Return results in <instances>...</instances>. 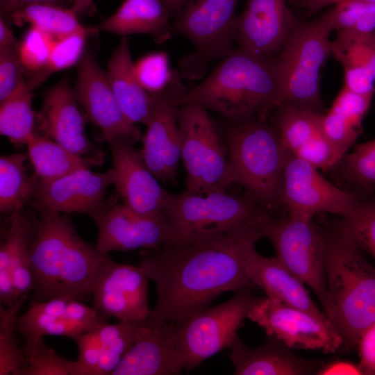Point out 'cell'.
I'll use <instances>...</instances> for the list:
<instances>
[{
    "label": "cell",
    "mask_w": 375,
    "mask_h": 375,
    "mask_svg": "<svg viewBox=\"0 0 375 375\" xmlns=\"http://www.w3.org/2000/svg\"><path fill=\"white\" fill-rule=\"evenodd\" d=\"M266 231L242 226L185 247L167 244L142 251L139 265L154 282L157 293L156 306L145 324L174 326L224 292L251 288L242 266L243 253L265 237Z\"/></svg>",
    "instance_id": "cell-1"
},
{
    "label": "cell",
    "mask_w": 375,
    "mask_h": 375,
    "mask_svg": "<svg viewBox=\"0 0 375 375\" xmlns=\"http://www.w3.org/2000/svg\"><path fill=\"white\" fill-rule=\"evenodd\" d=\"M29 247L36 301L81 300L91 294L93 272L101 254L85 242L67 215L40 208Z\"/></svg>",
    "instance_id": "cell-2"
},
{
    "label": "cell",
    "mask_w": 375,
    "mask_h": 375,
    "mask_svg": "<svg viewBox=\"0 0 375 375\" xmlns=\"http://www.w3.org/2000/svg\"><path fill=\"white\" fill-rule=\"evenodd\" d=\"M324 232L327 292L323 308L342 347L351 349L375 322V267L342 221Z\"/></svg>",
    "instance_id": "cell-3"
},
{
    "label": "cell",
    "mask_w": 375,
    "mask_h": 375,
    "mask_svg": "<svg viewBox=\"0 0 375 375\" xmlns=\"http://www.w3.org/2000/svg\"><path fill=\"white\" fill-rule=\"evenodd\" d=\"M193 102L241 122L266 118L283 103L272 59L236 48L222 58L199 84L187 90L181 105Z\"/></svg>",
    "instance_id": "cell-4"
},
{
    "label": "cell",
    "mask_w": 375,
    "mask_h": 375,
    "mask_svg": "<svg viewBox=\"0 0 375 375\" xmlns=\"http://www.w3.org/2000/svg\"><path fill=\"white\" fill-rule=\"evenodd\" d=\"M220 135L235 183L242 185L267 210L283 204L284 169L289 151L274 124L266 118L225 119Z\"/></svg>",
    "instance_id": "cell-5"
},
{
    "label": "cell",
    "mask_w": 375,
    "mask_h": 375,
    "mask_svg": "<svg viewBox=\"0 0 375 375\" xmlns=\"http://www.w3.org/2000/svg\"><path fill=\"white\" fill-rule=\"evenodd\" d=\"M165 215L172 231L168 244L179 247L242 226L267 229L275 220L248 193L235 196L226 191L172 193Z\"/></svg>",
    "instance_id": "cell-6"
},
{
    "label": "cell",
    "mask_w": 375,
    "mask_h": 375,
    "mask_svg": "<svg viewBox=\"0 0 375 375\" xmlns=\"http://www.w3.org/2000/svg\"><path fill=\"white\" fill-rule=\"evenodd\" d=\"M332 31L326 13L311 22H298L272 59L283 103L321 113L319 74L331 55Z\"/></svg>",
    "instance_id": "cell-7"
},
{
    "label": "cell",
    "mask_w": 375,
    "mask_h": 375,
    "mask_svg": "<svg viewBox=\"0 0 375 375\" xmlns=\"http://www.w3.org/2000/svg\"><path fill=\"white\" fill-rule=\"evenodd\" d=\"M178 126L185 190L202 194L226 191L235 183L226 147L207 110L196 103H182Z\"/></svg>",
    "instance_id": "cell-8"
},
{
    "label": "cell",
    "mask_w": 375,
    "mask_h": 375,
    "mask_svg": "<svg viewBox=\"0 0 375 375\" xmlns=\"http://www.w3.org/2000/svg\"><path fill=\"white\" fill-rule=\"evenodd\" d=\"M239 0H187L172 23L173 32L193 45L180 62L182 77L199 79L209 65L237 47L235 9Z\"/></svg>",
    "instance_id": "cell-9"
},
{
    "label": "cell",
    "mask_w": 375,
    "mask_h": 375,
    "mask_svg": "<svg viewBox=\"0 0 375 375\" xmlns=\"http://www.w3.org/2000/svg\"><path fill=\"white\" fill-rule=\"evenodd\" d=\"M245 288L229 300L206 307L175 325L174 333L189 372L218 352L231 348L255 297Z\"/></svg>",
    "instance_id": "cell-10"
},
{
    "label": "cell",
    "mask_w": 375,
    "mask_h": 375,
    "mask_svg": "<svg viewBox=\"0 0 375 375\" xmlns=\"http://www.w3.org/2000/svg\"><path fill=\"white\" fill-rule=\"evenodd\" d=\"M277 260L317 295L324 307L326 299L325 232L312 218L289 214L274 220L266 232Z\"/></svg>",
    "instance_id": "cell-11"
},
{
    "label": "cell",
    "mask_w": 375,
    "mask_h": 375,
    "mask_svg": "<svg viewBox=\"0 0 375 375\" xmlns=\"http://www.w3.org/2000/svg\"><path fill=\"white\" fill-rule=\"evenodd\" d=\"M247 317L290 349L335 353L343 340L328 317L266 297H254Z\"/></svg>",
    "instance_id": "cell-12"
},
{
    "label": "cell",
    "mask_w": 375,
    "mask_h": 375,
    "mask_svg": "<svg viewBox=\"0 0 375 375\" xmlns=\"http://www.w3.org/2000/svg\"><path fill=\"white\" fill-rule=\"evenodd\" d=\"M149 281L140 265L116 262L109 253H102L92 278L93 308L107 318L145 324L151 312L148 300Z\"/></svg>",
    "instance_id": "cell-13"
},
{
    "label": "cell",
    "mask_w": 375,
    "mask_h": 375,
    "mask_svg": "<svg viewBox=\"0 0 375 375\" xmlns=\"http://www.w3.org/2000/svg\"><path fill=\"white\" fill-rule=\"evenodd\" d=\"M181 74L163 91L156 94L153 112L142 136L140 150L153 175L163 182L176 183L181 159V140L178 126L181 100L187 92Z\"/></svg>",
    "instance_id": "cell-14"
},
{
    "label": "cell",
    "mask_w": 375,
    "mask_h": 375,
    "mask_svg": "<svg viewBox=\"0 0 375 375\" xmlns=\"http://www.w3.org/2000/svg\"><path fill=\"white\" fill-rule=\"evenodd\" d=\"M359 194L338 188L317 168L288 153L284 169L283 204L289 214L312 219L317 214L328 212L343 218L351 211Z\"/></svg>",
    "instance_id": "cell-15"
},
{
    "label": "cell",
    "mask_w": 375,
    "mask_h": 375,
    "mask_svg": "<svg viewBox=\"0 0 375 375\" xmlns=\"http://www.w3.org/2000/svg\"><path fill=\"white\" fill-rule=\"evenodd\" d=\"M93 219L98 228L96 247L103 254L138 249H158L168 244L172 237L165 215L140 214L113 199L107 201Z\"/></svg>",
    "instance_id": "cell-16"
},
{
    "label": "cell",
    "mask_w": 375,
    "mask_h": 375,
    "mask_svg": "<svg viewBox=\"0 0 375 375\" xmlns=\"http://www.w3.org/2000/svg\"><path fill=\"white\" fill-rule=\"evenodd\" d=\"M74 92L88 119L99 129L102 140L109 144L127 139L135 144L142 138L140 128L124 115L106 73L91 50L85 51L78 64Z\"/></svg>",
    "instance_id": "cell-17"
},
{
    "label": "cell",
    "mask_w": 375,
    "mask_h": 375,
    "mask_svg": "<svg viewBox=\"0 0 375 375\" xmlns=\"http://www.w3.org/2000/svg\"><path fill=\"white\" fill-rule=\"evenodd\" d=\"M115 180L112 167L103 173L83 169L51 181L36 178L32 203L35 210L83 213L93 219L105 206L107 190Z\"/></svg>",
    "instance_id": "cell-18"
},
{
    "label": "cell",
    "mask_w": 375,
    "mask_h": 375,
    "mask_svg": "<svg viewBox=\"0 0 375 375\" xmlns=\"http://www.w3.org/2000/svg\"><path fill=\"white\" fill-rule=\"evenodd\" d=\"M134 144L127 139L109 143L117 193L124 205L138 213L165 215L172 193L159 184Z\"/></svg>",
    "instance_id": "cell-19"
},
{
    "label": "cell",
    "mask_w": 375,
    "mask_h": 375,
    "mask_svg": "<svg viewBox=\"0 0 375 375\" xmlns=\"http://www.w3.org/2000/svg\"><path fill=\"white\" fill-rule=\"evenodd\" d=\"M297 23L286 0H247L244 10L235 19L238 48L273 59Z\"/></svg>",
    "instance_id": "cell-20"
},
{
    "label": "cell",
    "mask_w": 375,
    "mask_h": 375,
    "mask_svg": "<svg viewBox=\"0 0 375 375\" xmlns=\"http://www.w3.org/2000/svg\"><path fill=\"white\" fill-rule=\"evenodd\" d=\"M108 319L78 300L52 298L34 301L26 312L18 316L16 330L22 335L24 347H26L44 335L76 340L86 331L107 322Z\"/></svg>",
    "instance_id": "cell-21"
},
{
    "label": "cell",
    "mask_w": 375,
    "mask_h": 375,
    "mask_svg": "<svg viewBox=\"0 0 375 375\" xmlns=\"http://www.w3.org/2000/svg\"><path fill=\"white\" fill-rule=\"evenodd\" d=\"M77 103L69 81H60L44 97L38 117L39 128L43 135L77 155L103 158L85 133V119Z\"/></svg>",
    "instance_id": "cell-22"
},
{
    "label": "cell",
    "mask_w": 375,
    "mask_h": 375,
    "mask_svg": "<svg viewBox=\"0 0 375 375\" xmlns=\"http://www.w3.org/2000/svg\"><path fill=\"white\" fill-rule=\"evenodd\" d=\"M144 324L135 321L105 322L82 334L75 340L79 375L112 374L138 340Z\"/></svg>",
    "instance_id": "cell-23"
},
{
    "label": "cell",
    "mask_w": 375,
    "mask_h": 375,
    "mask_svg": "<svg viewBox=\"0 0 375 375\" xmlns=\"http://www.w3.org/2000/svg\"><path fill=\"white\" fill-rule=\"evenodd\" d=\"M185 360L169 326L144 324L140 334L112 375H176Z\"/></svg>",
    "instance_id": "cell-24"
},
{
    "label": "cell",
    "mask_w": 375,
    "mask_h": 375,
    "mask_svg": "<svg viewBox=\"0 0 375 375\" xmlns=\"http://www.w3.org/2000/svg\"><path fill=\"white\" fill-rule=\"evenodd\" d=\"M230 358L236 375L317 374L322 365L294 354L274 336L256 348L248 347L238 335L231 347Z\"/></svg>",
    "instance_id": "cell-25"
},
{
    "label": "cell",
    "mask_w": 375,
    "mask_h": 375,
    "mask_svg": "<svg viewBox=\"0 0 375 375\" xmlns=\"http://www.w3.org/2000/svg\"><path fill=\"white\" fill-rule=\"evenodd\" d=\"M255 244L249 245L242 256L244 270L253 285L261 288L268 297L327 317L314 303L304 283L276 257L268 258L259 254Z\"/></svg>",
    "instance_id": "cell-26"
},
{
    "label": "cell",
    "mask_w": 375,
    "mask_h": 375,
    "mask_svg": "<svg viewBox=\"0 0 375 375\" xmlns=\"http://www.w3.org/2000/svg\"><path fill=\"white\" fill-rule=\"evenodd\" d=\"M106 73L126 119L132 124L147 126L154 108L156 94L148 92L138 80L127 37L121 39L110 58Z\"/></svg>",
    "instance_id": "cell-27"
},
{
    "label": "cell",
    "mask_w": 375,
    "mask_h": 375,
    "mask_svg": "<svg viewBox=\"0 0 375 375\" xmlns=\"http://www.w3.org/2000/svg\"><path fill=\"white\" fill-rule=\"evenodd\" d=\"M171 18L160 0H124L112 15L99 24L97 28L123 37L148 34L158 43H163L172 37Z\"/></svg>",
    "instance_id": "cell-28"
},
{
    "label": "cell",
    "mask_w": 375,
    "mask_h": 375,
    "mask_svg": "<svg viewBox=\"0 0 375 375\" xmlns=\"http://www.w3.org/2000/svg\"><path fill=\"white\" fill-rule=\"evenodd\" d=\"M34 176L51 181L76 171L102 164L104 158L77 155L51 139L35 133L26 144Z\"/></svg>",
    "instance_id": "cell-29"
},
{
    "label": "cell",
    "mask_w": 375,
    "mask_h": 375,
    "mask_svg": "<svg viewBox=\"0 0 375 375\" xmlns=\"http://www.w3.org/2000/svg\"><path fill=\"white\" fill-rule=\"evenodd\" d=\"M38 218L34 220L24 209L10 215L1 243L10 255L17 294L20 297L33 290L29 247L35 232Z\"/></svg>",
    "instance_id": "cell-30"
},
{
    "label": "cell",
    "mask_w": 375,
    "mask_h": 375,
    "mask_svg": "<svg viewBox=\"0 0 375 375\" xmlns=\"http://www.w3.org/2000/svg\"><path fill=\"white\" fill-rule=\"evenodd\" d=\"M26 157L13 153L0 157V212L12 215L31 201L36 178L28 174Z\"/></svg>",
    "instance_id": "cell-31"
},
{
    "label": "cell",
    "mask_w": 375,
    "mask_h": 375,
    "mask_svg": "<svg viewBox=\"0 0 375 375\" xmlns=\"http://www.w3.org/2000/svg\"><path fill=\"white\" fill-rule=\"evenodd\" d=\"M32 90L25 81L19 89L0 102V133L19 146L27 144L35 133Z\"/></svg>",
    "instance_id": "cell-32"
},
{
    "label": "cell",
    "mask_w": 375,
    "mask_h": 375,
    "mask_svg": "<svg viewBox=\"0 0 375 375\" xmlns=\"http://www.w3.org/2000/svg\"><path fill=\"white\" fill-rule=\"evenodd\" d=\"M16 26L29 24L55 38L83 31L87 27L78 20V15L65 6L55 4H33L13 12L8 19Z\"/></svg>",
    "instance_id": "cell-33"
},
{
    "label": "cell",
    "mask_w": 375,
    "mask_h": 375,
    "mask_svg": "<svg viewBox=\"0 0 375 375\" xmlns=\"http://www.w3.org/2000/svg\"><path fill=\"white\" fill-rule=\"evenodd\" d=\"M274 111V124L285 147L292 154L321 133L318 112L285 103Z\"/></svg>",
    "instance_id": "cell-34"
},
{
    "label": "cell",
    "mask_w": 375,
    "mask_h": 375,
    "mask_svg": "<svg viewBox=\"0 0 375 375\" xmlns=\"http://www.w3.org/2000/svg\"><path fill=\"white\" fill-rule=\"evenodd\" d=\"M98 28L87 27L62 38H56L45 66L39 71L31 73L26 81L33 90L44 83L51 74L78 64L84 53L88 38Z\"/></svg>",
    "instance_id": "cell-35"
},
{
    "label": "cell",
    "mask_w": 375,
    "mask_h": 375,
    "mask_svg": "<svg viewBox=\"0 0 375 375\" xmlns=\"http://www.w3.org/2000/svg\"><path fill=\"white\" fill-rule=\"evenodd\" d=\"M26 298L25 294L10 306H0V375H24L27 360L15 333L19 312Z\"/></svg>",
    "instance_id": "cell-36"
},
{
    "label": "cell",
    "mask_w": 375,
    "mask_h": 375,
    "mask_svg": "<svg viewBox=\"0 0 375 375\" xmlns=\"http://www.w3.org/2000/svg\"><path fill=\"white\" fill-rule=\"evenodd\" d=\"M331 48V54L342 67L364 66L375 76V31L362 34L338 31Z\"/></svg>",
    "instance_id": "cell-37"
},
{
    "label": "cell",
    "mask_w": 375,
    "mask_h": 375,
    "mask_svg": "<svg viewBox=\"0 0 375 375\" xmlns=\"http://www.w3.org/2000/svg\"><path fill=\"white\" fill-rule=\"evenodd\" d=\"M342 178L358 188L360 194H370L375 188V139L358 144L340 161Z\"/></svg>",
    "instance_id": "cell-38"
},
{
    "label": "cell",
    "mask_w": 375,
    "mask_h": 375,
    "mask_svg": "<svg viewBox=\"0 0 375 375\" xmlns=\"http://www.w3.org/2000/svg\"><path fill=\"white\" fill-rule=\"evenodd\" d=\"M342 222L360 247L375 258V194H360Z\"/></svg>",
    "instance_id": "cell-39"
},
{
    "label": "cell",
    "mask_w": 375,
    "mask_h": 375,
    "mask_svg": "<svg viewBox=\"0 0 375 375\" xmlns=\"http://www.w3.org/2000/svg\"><path fill=\"white\" fill-rule=\"evenodd\" d=\"M23 349L27 360L24 375H79L78 361L58 355L44 338Z\"/></svg>",
    "instance_id": "cell-40"
},
{
    "label": "cell",
    "mask_w": 375,
    "mask_h": 375,
    "mask_svg": "<svg viewBox=\"0 0 375 375\" xmlns=\"http://www.w3.org/2000/svg\"><path fill=\"white\" fill-rule=\"evenodd\" d=\"M134 72L141 85L151 94L165 90L177 74L172 70L164 51L153 52L139 59L134 63Z\"/></svg>",
    "instance_id": "cell-41"
},
{
    "label": "cell",
    "mask_w": 375,
    "mask_h": 375,
    "mask_svg": "<svg viewBox=\"0 0 375 375\" xmlns=\"http://www.w3.org/2000/svg\"><path fill=\"white\" fill-rule=\"evenodd\" d=\"M55 39L50 34L31 26L19 46V58L25 70L33 73L45 66Z\"/></svg>",
    "instance_id": "cell-42"
},
{
    "label": "cell",
    "mask_w": 375,
    "mask_h": 375,
    "mask_svg": "<svg viewBox=\"0 0 375 375\" xmlns=\"http://www.w3.org/2000/svg\"><path fill=\"white\" fill-rule=\"evenodd\" d=\"M319 126L321 133L342 159L353 144L360 132V128L330 109L325 114L319 113Z\"/></svg>",
    "instance_id": "cell-43"
},
{
    "label": "cell",
    "mask_w": 375,
    "mask_h": 375,
    "mask_svg": "<svg viewBox=\"0 0 375 375\" xmlns=\"http://www.w3.org/2000/svg\"><path fill=\"white\" fill-rule=\"evenodd\" d=\"M19 47L0 48V102L15 93L25 81Z\"/></svg>",
    "instance_id": "cell-44"
},
{
    "label": "cell",
    "mask_w": 375,
    "mask_h": 375,
    "mask_svg": "<svg viewBox=\"0 0 375 375\" xmlns=\"http://www.w3.org/2000/svg\"><path fill=\"white\" fill-rule=\"evenodd\" d=\"M374 94H360L343 87L330 108L360 128Z\"/></svg>",
    "instance_id": "cell-45"
},
{
    "label": "cell",
    "mask_w": 375,
    "mask_h": 375,
    "mask_svg": "<svg viewBox=\"0 0 375 375\" xmlns=\"http://www.w3.org/2000/svg\"><path fill=\"white\" fill-rule=\"evenodd\" d=\"M293 155L309 162L318 169L326 170L337 165L342 158L320 133Z\"/></svg>",
    "instance_id": "cell-46"
},
{
    "label": "cell",
    "mask_w": 375,
    "mask_h": 375,
    "mask_svg": "<svg viewBox=\"0 0 375 375\" xmlns=\"http://www.w3.org/2000/svg\"><path fill=\"white\" fill-rule=\"evenodd\" d=\"M17 296L11 259L6 247L0 244V302L3 306L13 304Z\"/></svg>",
    "instance_id": "cell-47"
},
{
    "label": "cell",
    "mask_w": 375,
    "mask_h": 375,
    "mask_svg": "<svg viewBox=\"0 0 375 375\" xmlns=\"http://www.w3.org/2000/svg\"><path fill=\"white\" fill-rule=\"evenodd\" d=\"M344 71V85L349 90L360 94H374L375 76L367 67L347 65Z\"/></svg>",
    "instance_id": "cell-48"
},
{
    "label": "cell",
    "mask_w": 375,
    "mask_h": 375,
    "mask_svg": "<svg viewBox=\"0 0 375 375\" xmlns=\"http://www.w3.org/2000/svg\"><path fill=\"white\" fill-rule=\"evenodd\" d=\"M358 347L363 374H375V322L363 333Z\"/></svg>",
    "instance_id": "cell-49"
},
{
    "label": "cell",
    "mask_w": 375,
    "mask_h": 375,
    "mask_svg": "<svg viewBox=\"0 0 375 375\" xmlns=\"http://www.w3.org/2000/svg\"><path fill=\"white\" fill-rule=\"evenodd\" d=\"M67 0H0V18L6 22L15 11L33 4H55L64 6Z\"/></svg>",
    "instance_id": "cell-50"
},
{
    "label": "cell",
    "mask_w": 375,
    "mask_h": 375,
    "mask_svg": "<svg viewBox=\"0 0 375 375\" xmlns=\"http://www.w3.org/2000/svg\"><path fill=\"white\" fill-rule=\"evenodd\" d=\"M317 375L364 374L359 365L344 360L331 362L322 365Z\"/></svg>",
    "instance_id": "cell-51"
},
{
    "label": "cell",
    "mask_w": 375,
    "mask_h": 375,
    "mask_svg": "<svg viewBox=\"0 0 375 375\" xmlns=\"http://www.w3.org/2000/svg\"><path fill=\"white\" fill-rule=\"evenodd\" d=\"M342 0H293L297 6L305 9L309 15L317 13L324 8L336 4Z\"/></svg>",
    "instance_id": "cell-52"
},
{
    "label": "cell",
    "mask_w": 375,
    "mask_h": 375,
    "mask_svg": "<svg viewBox=\"0 0 375 375\" xmlns=\"http://www.w3.org/2000/svg\"><path fill=\"white\" fill-rule=\"evenodd\" d=\"M19 42L9 28L8 23L0 18V48L19 47Z\"/></svg>",
    "instance_id": "cell-53"
},
{
    "label": "cell",
    "mask_w": 375,
    "mask_h": 375,
    "mask_svg": "<svg viewBox=\"0 0 375 375\" xmlns=\"http://www.w3.org/2000/svg\"><path fill=\"white\" fill-rule=\"evenodd\" d=\"M168 10L172 17L176 18L187 0H160Z\"/></svg>",
    "instance_id": "cell-54"
},
{
    "label": "cell",
    "mask_w": 375,
    "mask_h": 375,
    "mask_svg": "<svg viewBox=\"0 0 375 375\" xmlns=\"http://www.w3.org/2000/svg\"><path fill=\"white\" fill-rule=\"evenodd\" d=\"M94 0H73L71 8L77 15H81L88 10Z\"/></svg>",
    "instance_id": "cell-55"
},
{
    "label": "cell",
    "mask_w": 375,
    "mask_h": 375,
    "mask_svg": "<svg viewBox=\"0 0 375 375\" xmlns=\"http://www.w3.org/2000/svg\"><path fill=\"white\" fill-rule=\"evenodd\" d=\"M360 1L368 2V3H375V0H360Z\"/></svg>",
    "instance_id": "cell-56"
}]
</instances>
